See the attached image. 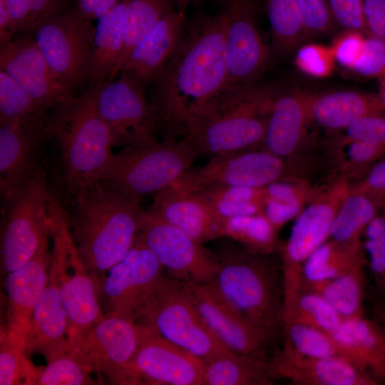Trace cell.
I'll return each mask as SVG.
<instances>
[{"mask_svg":"<svg viewBox=\"0 0 385 385\" xmlns=\"http://www.w3.org/2000/svg\"><path fill=\"white\" fill-rule=\"evenodd\" d=\"M338 26L365 34L363 0H327ZM366 35V34H365Z\"/></svg>","mask_w":385,"mask_h":385,"instance_id":"cell-52","label":"cell"},{"mask_svg":"<svg viewBox=\"0 0 385 385\" xmlns=\"http://www.w3.org/2000/svg\"><path fill=\"white\" fill-rule=\"evenodd\" d=\"M366 39V36L361 31L343 30L330 46L335 62L352 71L363 53Z\"/></svg>","mask_w":385,"mask_h":385,"instance_id":"cell-50","label":"cell"},{"mask_svg":"<svg viewBox=\"0 0 385 385\" xmlns=\"http://www.w3.org/2000/svg\"><path fill=\"white\" fill-rule=\"evenodd\" d=\"M375 320L385 331V303L376 305L374 308Z\"/></svg>","mask_w":385,"mask_h":385,"instance_id":"cell-59","label":"cell"},{"mask_svg":"<svg viewBox=\"0 0 385 385\" xmlns=\"http://www.w3.org/2000/svg\"><path fill=\"white\" fill-rule=\"evenodd\" d=\"M47 127L0 123V190L6 194L41 170L43 142Z\"/></svg>","mask_w":385,"mask_h":385,"instance_id":"cell-24","label":"cell"},{"mask_svg":"<svg viewBox=\"0 0 385 385\" xmlns=\"http://www.w3.org/2000/svg\"><path fill=\"white\" fill-rule=\"evenodd\" d=\"M126 12V1L98 19L92 43L86 81L90 88L108 82L120 56Z\"/></svg>","mask_w":385,"mask_h":385,"instance_id":"cell-31","label":"cell"},{"mask_svg":"<svg viewBox=\"0 0 385 385\" xmlns=\"http://www.w3.org/2000/svg\"><path fill=\"white\" fill-rule=\"evenodd\" d=\"M346 145L349 160L359 166L375 164L385 155V143L353 142Z\"/></svg>","mask_w":385,"mask_h":385,"instance_id":"cell-55","label":"cell"},{"mask_svg":"<svg viewBox=\"0 0 385 385\" xmlns=\"http://www.w3.org/2000/svg\"><path fill=\"white\" fill-rule=\"evenodd\" d=\"M352 71L366 78L385 76V43L366 36L363 53Z\"/></svg>","mask_w":385,"mask_h":385,"instance_id":"cell-51","label":"cell"},{"mask_svg":"<svg viewBox=\"0 0 385 385\" xmlns=\"http://www.w3.org/2000/svg\"><path fill=\"white\" fill-rule=\"evenodd\" d=\"M125 1L122 49L108 81H113L121 71L130 52L140 39L163 16L176 9L173 0Z\"/></svg>","mask_w":385,"mask_h":385,"instance_id":"cell-34","label":"cell"},{"mask_svg":"<svg viewBox=\"0 0 385 385\" xmlns=\"http://www.w3.org/2000/svg\"><path fill=\"white\" fill-rule=\"evenodd\" d=\"M67 328L58 274L51 263L48 283L33 310L26 341L27 354L38 352L47 361L69 351Z\"/></svg>","mask_w":385,"mask_h":385,"instance_id":"cell-27","label":"cell"},{"mask_svg":"<svg viewBox=\"0 0 385 385\" xmlns=\"http://www.w3.org/2000/svg\"><path fill=\"white\" fill-rule=\"evenodd\" d=\"M23 342L6 328L1 334L0 384H35L38 368L28 359Z\"/></svg>","mask_w":385,"mask_h":385,"instance_id":"cell-43","label":"cell"},{"mask_svg":"<svg viewBox=\"0 0 385 385\" xmlns=\"http://www.w3.org/2000/svg\"><path fill=\"white\" fill-rule=\"evenodd\" d=\"M121 0H94L93 20L98 19Z\"/></svg>","mask_w":385,"mask_h":385,"instance_id":"cell-57","label":"cell"},{"mask_svg":"<svg viewBox=\"0 0 385 385\" xmlns=\"http://www.w3.org/2000/svg\"><path fill=\"white\" fill-rule=\"evenodd\" d=\"M49 232L53 240L51 265L56 270L59 280L71 348L81 341L105 314L96 282L78 252L66 211L58 197H54L51 203Z\"/></svg>","mask_w":385,"mask_h":385,"instance_id":"cell-6","label":"cell"},{"mask_svg":"<svg viewBox=\"0 0 385 385\" xmlns=\"http://www.w3.org/2000/svg\"><path fill=\"white\" fill-rule=\"evenodd\" d=\"M164 270L139 235L127 255L98 282L105 315L138 322L155 297Z\"/></svg>","mask_w":385,"mask_h":385,"instance_id":"cell-10","label":"cell"},{"mask_svg":"<svg viewBox=\"0 0 385 385\" xmlns=\"http://www.w3.org/2000/svg\"><path fill=\"white\" fill-rule=\"evenodd\" d=\"M279 87L259 82L225 89L187 128L183 140L211 157L262 145Z\"/></svg>","mask_w":385,"mask_h":385,"instance_id":"cell-3","label":"cell"},{"mask_svg":"<svg viewBox=\"0 0 385 385\" xmlns=\"http://www.w3.org/2000/svg\"><path fill=\"white\" fill-rule=\"evenodd\" d=\"M377 93L342 90L314 94L312 121L328 130H344L358 118L384 113Z\"/></svg>","mask_w":385,"mask_h":385,"instance_id":"cell-29","label":"cell"},{"mask_svg":"<svg viewBox=\"0 0 385 385\" xmlns=\"http://www.w3.org/2000/svg\"><path fill=\"white\" fill-rule=\"evenodd\" d=\"M282 327L284 347L307 356L339 358L350 361L332 333L297 324H285Z\"/></svg>","mask_w":385,"mask_h":385,"instance_id":"cell-42","label":"cell"},{"mask_svg":"<svg viewBox=\"0 0 385 385\" xmlns=\"http://www.w3.org/2000/svg\"><path fill=\"white\" fill-rule=\"evenodd\" d=\"M365 34L385 43V0H363Z\"/></svg>","mask_w":385,"mask_h":385,"instance_id":"cell-54","label":"cell"},{"mask_svg":"<svg viewBox=\"0 0 385 385\" xmlns=\"http://www.w3.org/2000/svg\"><path fill=\"white\" fill-rule=\"evenodd\" d=\"M197 0H173L175 9L180 13L185 14L187 7L192 3Z\"/></svg>","mask_w":385,"mask_h":385,"instance_id":"cell-60","label":"cell"},{"mask_svg":"<svg viewBox=\"0 0 385 385\" xmlns=\"http://www.w3.org/2000/svg\"><path fill=\"white\" fill-rule=\"evenodd\" d=\"M47 365L38 368L35 384L90 385L95 384L92 372L69 351L58 354L48 360Z\"/></svg>","mask_w":385,"mask_h":385,"instance_id":"cell-45","label":"cell"},{"mask_svg":"<svg viewBox=\"0 0 385 385\" xmlns=\"http://www.w3.org/2000/svg\"><path fill=\"white\" fill-rule=\"evenodd\" d=\"M140 236L168 275L180 281L208 283L215 259L202 243L148 210H142Z\"/></svg>","mask_w":385,"mask_h":385,"instance_id":"cell-18","label":"cell"},{"mask_svg":"<svg viewBox=\"0 0 385 385\" xmlns=\"http://www.w3.org/2000/svg\"><path fill=\"white\" fill-rule=\"evenodd\" d=\"M197 157L183 139L165 138L162 141L129 145L112 154L96 180L108 183L140 203L144 196L171 185L190 168Z\"/></svg>","mask_w":385,"mask_h":385,"instance_id":"cell-7","label":"cell"},{"mask_svg":"<svg viewBox=\"0 0 385 385\" xmlns=\"http://www.w3.org/2000/svg\"><path fill=\"white\" fill-rule=\"evenodd\" d=\"M217 217L224 220L245 215L263 214V188H223L197 192Z\"/></svg>","mask_w":385,"mask_h":385,"instance_id":"cell-40","label":"cell"},{"mask_svg":"<svg viewBox=\"0 0 385 385\" xmlns=\"http://www.w3.org/2000/svg\"><path fill=\"white\" fill-rule=\"evenodd\" d=\"M294 63L302 73L317 78L329 77L336 63L330 46L318 43L301 46L297 51Z\"/></svg>","mask_w":385,"mask_h":385,"instance_id":"cell-47","label":"cell"},{"mask_svg":"<svg viewBox=\"0 0 385 385\" xmlns=\"http://www.w3.org/2000/svg\"><path fill=\"white\" fill-rule=\"evenodd\" d=\"M342 143L353 142L385 143V112L361 117L344 129Z\"/></svg>","mask_w":385,"mask_h":385,"instance_id":"cell-49","label":"cell"},{"mask_svg":"<svg viewBox=\"0 0 385 385\" xmlns=\"http://www.w3.org/2000/svg\"><path fill=\"white\" fill-rule=\"evenodd\" d=\"M50 239L49 232L33 257L7 274L5 280L8 298L6 329L23 342L25 348L33 310L48 281L52 260Z\"/></svg>","mask_w":385,"mask_h":385,"instance_id":"cell-21","label":"cell"},{"mask_svg":"<svg viewBox=\"0 0 385 385\" xmlns=\"http://www.w3.org/2000/svg\"><path fill=\"white\" fill-rule=\"evenodd\" d=\"M145 332L138 322L105 315L69 351L92 373L123 385Z\"/></svg>","mask_w":385,"mask_h":385,"instance_id":"cell-15","label":"cell"},{"mask_svg":"<svg viewBox=\"0 0 385 385\" xmlns=\"http://www.w3.org/2000/svg\"><path fill=\"white\" fill-rule=\"evenodd\" d=\"M148 210L202 243L223 236V221L209 203L172 185L155 194Z\"/></svg>","mask_w":385,"mask_h":385,"instance_id":"cell-25","label":"cell"},{"mask_svg":"<svg viewBox=\"0 0 385 385\" xmlns=\"http://www.w3.org/2000/svg\"><path fill=\"white\" fill-rule=\"evenodd\" d=\"M313 96L314 93L299 88H279L267 124L262 149L283 158L297 149L312 121Z\"/></svg>","mask_w":385,"mask_h":385,"instance_id":"cell-26","label":"cell"},{"mask_svg":"<svg viewBox=\"0 0 385 385\" xmlns=\"http://www.w3.org/2000/svg\"><path fill=\"white\" fill-rule=\"evenodd\" d=\"M185 29L184 14L177 9L166 14L133 48L122 74L143 87L154 83L178 49Z\"/></svg>","mask_w":385,"mask_h":385,"instance_id":"cell-22","label":"cell"},{"mask_svg":"<svg viewBox=\"0 0 385 385\" xmlns=\"http://www.w3.org/2000/svg\"><path fill=\"white\" fill-rule=\"evenodd\" d=\"M94 32L91 21L77 7L61 12L34 33L48 65L73 93L86 81Z\"/></svg>","mask_w":385,"mask_h":385,"instance_id":"cell-12","label":"cell"},{"mask_svg":"<svg viewBox=\"0 0 385 385\" xmlns=\"http://www.w3.org/2000/svg\"><path fill=\"white\" fill-rule=\"evenodd\" d=\"M226 21L228 78L226 89L257 83L270 61V48L258 24L260 0H220Z\"/></svg>","mask_w":385,"mask_h":385,"instance_id":"cell-16","label":"cell"},{"mask_svg":"<svg viewBox=\"0 0 385 385\" xmlns=\"http://www.w3.org/2000/svg\"><path fill=\"white\" fill-rule=\"evenodd\" d=\"M96 106L108 127L113 146L138 145L155 140L158 118L144 87L122 74L93 88Z\"/></svg>","mask_w":385,"mask_h":385,"instance_id":"cell-14","label":"cell"},{"mask_svg":"<svg viewBox=\"0 0 385 385\" xmlns=\"http://www.w3.org/2000/svg\"><path fill=\"white\" fill-rule=\"evenodd\" d=\"M78 8L88 20H93L94 0H77Z\"/></svg>","mask_w":385,"mask_h":385,"instance_id":"cell-58","label":"cell"},{"mask_svg":"<svg viewBox=\"0 0 385 385\" xmlns=\"http://www.w3.org/2000/svg\"><path fill=\"white\" fill-rule=\"evenodd\" d=\"M16 33L31 35L45 22L62 12L68 0H3Z\"/></svg>","mask_w":385,"mask_h":385,"instance_id":"cell-44","label":"cell"},{"mask_svg":"<svg viewBox=\"0 0 385 385\" xmlns=\"http://www.w3.org/2000/svg\"><path fill=\"white\" fill-rule=\"evenodd\" d=\"M53 194L43 170L1 195V272L21 267L36 253L49 233Z\"/></svg>","mask_w":385,"mask_h":385,"instance_id":"cell-8","label":"cell"},{"mask_svg":"<svg viewBox=\"0 0 385 385\" xmlns=\"http://www.w3.org/2000/svg\"><path fill=\"white\" fill-rule=\"evenodd\" d=\"M268 255L226 248L215 259V270L208 283L274 335L282 326V272Z\"/></svg>","mask_w":385,"mask_h":385,"instance_id":"cell-5","label":"cell"},{"mask_svg":"<svg viewBox=\"0 0 385 385\" xmlns=\"http://www.w3.org/2000/svg\"><path fill=\"white\" fill-rule=\"evenodd\" d=\"M365 262L361 239L342 242L329 238L305 261L302 268L303 283L332 279Z\"/></svg>","mask_w":385,"mask_h":385,"instance_id":"cell-32","label":"cell"},{"mask_svg":"<svg viewBox=\"0 0 385 385\" xmlns=\"http://www.w3.org/2000/svg\"><path fill=\"white\" fill-rule=\"evenodd\" d=\"M272 49L278 56L292 53L306 39L296 0H266Z\"/></svg>","mask_w":385,"mask_h":385,"instance_id":"cell-39","label":"cell"},{"mask_svg":"<svg viewBox=\"0 0 385 385\" xmlns=\"http://www.w3.org/2000/svg\"><path fill=\"white\" fill-rule=\"evenodd\" d=\"M332 334L351 363L378 382L385 381V331L375 319H343Z\"/></svg>","mask_w":385,"mask_h":385,"instance_id":"cell-28","label":"cell"},{"mask_svg":"<svg viewBox=\"0 0 385 385\" xmlns=\"http://www.w3.org/2000/svg\"><path fill=\"white\" fill-rule=\"evenodd\" d=\"M381 207L369 196L350 188L334 216L329 238L342 242L360 240Z\"/></svg>","mask_w":385,"mask_h":385,"instance_id":"cell-38","label":"cell"},{"mask_svg":"<svg viewBox=\"0 0 385 385\" xmlns=\"http://www.w3.org/2000/svg\"><path fill=\"white\" fill-rule=\"evenodd\" d=\"M350 188L346 178H341L324 194L312 199L296 217L283 248V304L300 291L303 265L312 252L329 238L334 216Z\"/></svg>","mask_w":385,"mask_h":385,"instance_id":"cell-11","label":"cell"},{"mask_svg":"<svg viewBox=\"0 0 385 385\" xmlns=\"http://www.w3.org/2000/svg\"><path fill=\"white\" fill-rule=\"evenodd\" d=\"M71 204L66 210L70 231L98 287L99 279L134 246L143 210L139 202L103 180L80 189Z\"/></svg>","mask_w":385,"mask_h":385,"instance_id":"cell-2","label":"cell"},{"mask_svg":"<svg viewBox=\"0 0 385 385\" xmlns=\"http://www.w3.org/2000/svg\"><path fill=\"white\" fill-rule=\"evenodd\" d=\"M379 91L377 93L385 111V76L379 79Z\"/></svg>","mask_w":385,"mask_h":385,"instance_id":"cell-61","label":"cell"},{"mask_svg":"<svg viewBox=\"0 0 385 385\" xmlns=\"http://www.w3.org/2000/svg\"><path fill=\"white\" fill-rule=\"evenodd\" d=\"M180 282L207 326L229 349L265 353L274 335L250 319L210 283Z\"/></svg>","mask_w":385,"mask_h":385,"instance_id":"cell-19","label":"cell"},{"mask_svg":"<svg viewBox=\"0 0 385 385\" xmlns=\"http://www.w3.org/2000/svg\"><path fill=\"white\" fill-rule=\"evenodd\" d=\"M276 379L265 353L233 351L204 360L205 385H268Z\"/></svg>","mask_w":385,"mask_h":385,"instance_id":"cell-30","label":"cell"},{"mask_svg":"<svg viewBox=\"0 0 385 385\" xmlns=\"http://www.w3.org/2000/svg\"><path fill=\"white\" fill-rule=\"evenodd\" d=\"M136 384L205 385L204 360L145 327L123 382Z\"/></svg>","mask_w":385,"mask_h":385,"instance_id":"cell-17","label":"cell"},{"mask_svg":"<svg viewBox=\"0 0 385 385\" xmlns=\"http://www.w3.org/2000/svg\"><path fill=\"white\" fill-rule=\"evenodd\" d=\"M351 190L363 193L379 206H385V159L372 165L363 178L351 187Z\"/></svg>","mask_w":385,"mask_h":385,"instance_id":"cell-53","label":"cell"},{"mask_svg":"<svg viewBox=\"0 0 385 385\" xmlns=\"http://www.w3.org/2000/svg\"><path fill=\"white\" fill-rule=\"evenodd\" d=\"M362 235L371 274L376 285L385 294V206L380 208Z\"/></svg>","mask_w":385,"mask_h":385,"instance_id":"cell-46","label":"cell"},{"mask_svg":"<svg viewBox=\"0 0 385 385\" xmlns=\"http://www.w3.org/2000/svg\"><path fill=\"white\" fill-rule=\"evenodd\" d=\"M277 230L264 214L236 217L224 220L223 236L229 237L249 251L270 254L277 245Z\"/></svg>","mask_w":385,"mask_h":385,"instance_id":"cell-41","label":"cell"},{"mask_svg":"<svg viewBox=\"0 0 385 385\" xmlns=\"http://www.w3.org/2000/svg\"><path fill=\"white\" fill-rule=\"evenodd\" d=\"M60 149L63 180L73 197L97 180L113 153L111 135L100 115L93 88L53 108L46 128Z\"/></svg>","mask_w":385,"mask_h":385,"instance_id":"cell-4","label":"cell"},{"mask_svg":"<svg viewBox=\"0 0 385 385\" xmlns=\"http://www.w3.org/2000/svg\"><path fill=\"white\" fill-rule=\"evenodd\" d=\"M226 21L196 16L186 26L175 53L155 81L152 103L165 138L175 139L226 89L228 56Z\"/></svg>","mask_w":385,"mask_h":385,"instance_id":"cell-1","label":"cell"},{"mask_svg":"<svg viewBox=\"0 0 385 385\" xmlns=\"http://www.w3.org/2000/svg\"><path fill=\"white\" fill-rule=\"evenodd\" d=\"M51 111L0 70V123L47 127Z\"/></svg>","mask_w":385,"mask_h":385,"instance_id":"cell-35","label":"cell"},{"mask_svg":"<svg viewBox=\"0 0 385 385\" xmlns=\"http://www.w3.org/2000/svg\"><path fill=\"white\" fill-rule=\"evenodd\" d=\"M364 267L361 265L332 279L303 283L302 288L322 296L343 319L361 316L366 287Z\"/></svg>","mask_w":385,"mask_h":385,"instance_id":"cell-33","label":"cell"},{"mask_svg":"<svg viewBox=\"0 0 385 385\" xmlns=\"http://www.w3.org/2000/svg\"><path fill=\"white\" fill-rule=\"evenodd\" d=\"M343 318L319 294L302 288L282 308V325L297 324L332 333Z\"/></svg>","mask_w":385,"mask_h":385,"instance_id":"cell-36","label":"cell"},{"mask_svg":"<svg viewBox=\"0 0 385 385\" xmlns=\"http://www.w3.org/2000/svg\"><path fill=\"white\" fill-rule=\"evenodd\" d=\"M0 68L51 110L74 97L53 71L31 35H22L1 46Z\"/></svg>","mask_w":385,"mask_h":385,"instance_id":"cell-20","label":"cell"},{"mask_svg":"<svg viewBox=\"0 0 385 385\" xmlns=\"http://www.w3.org/2000/svg\"><path fill=\"white\" fill-rule=\"evenodd\" d=\"M276 378L300 385H375V379L351 362L339 358H318L299 354L287 348L272 359Z\"/></svg>","mask_w":385,"mask_h":385,"instance_id":"cell-23","label":"cell"},{"mask_svg":"<svg viewBox=\"0 0 385 385\" xmlns=\"http://www.w3.org/2000/svg\"><path fill=\"white\" fill-rule=\"evenodd\" d=\"M263 190V214L277 230L296 218L313 196L307 184L285 180L271 183Z\"/></svg>","mask_w":385,"mask_h":385,"instance_id":"cell-37","label":"cell"},{"mask_svg":"<svg viewBox=\"0 0 385 385\" xmlns=\"http://www.w3.org/2000/svg\"><path fill=\"white\" fill-rule=\"evenodd\" d=\"M16 34L14 21L3 0H0V45L4 46L12 41Z\"/></svg>","mask_w":385,"mask_h":385,"instance_id":"cell-56","label":"cell"},{"mask_svg":"<svg viewBox=\"0 0 385 385\" xmlns=\"http://www.w3.org/2000/svg\"><path fill=\"white\" fill-rule=\"evenodd\" d=\"M306 38L327 34L338 25L327 0H296Z\"/></svg>","mask_w":385,"mask_h":385,"instance_id":"cell-48","label":"cell"},{"mask_svg":"<svg viewBox=\"0 0 385 385\" xmlns=\"http://www.w3.org/2000/svg\"><path fill=\"white\" fill-rule=\"evenodd\" d=\"M286 173L283 158L254 149L213 156L206 165L187 170L171 185L192 193L223 188H260L285 180Z\"/></svg>","mask_w":385,"mask_h":385,"instance_id":"cell-13","label":"cell"},{"mask_svg":"<svg viewBox=\"0 0 385 385\" xmlns=\"http://www.w3.org/2000/svg\"><path fill=\"white\" fill-rule=\"evenodd\" d=\"M138 322L203 360L230 350L207 326L180 280L169 275Z\"/></svg>","mask_w":385,"mask_h":385,"instance_id":"cell-9","label":"cell"}]
</instances>
